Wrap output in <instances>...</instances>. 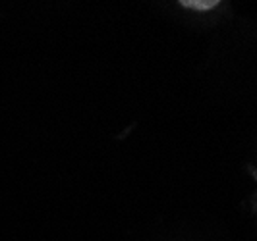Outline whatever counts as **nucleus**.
<instances>
[{
    "label": "nucleus",
    "mask_w": 257,
    "mask_h": 241,
    "mask_svg": "<svg viewBox=\"0 0 257 241\" xmlns=\"http://www.w3.org/2000/svg\"><path fill=\"white\" fill-rule=\"evenodd\" d=\"M184 8H190L195 12H207V10H213L220 0H178Z\"/></svg>",
    "instance_id": "nucleus-1"
}]
</instances>
